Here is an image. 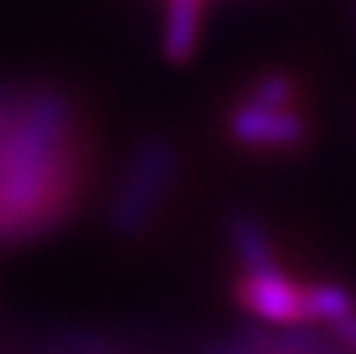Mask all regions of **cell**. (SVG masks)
Segmentation results:
<instances>
[{
    "instance_id": "1",
    "label": "cell",
    "mask_w": 356,
    "mask_h": 354,
    "mask_svg": "<svg viewBox=\"0 0 356 354\" xmlns=\"http://www.w3.org/2000/svg\"><path fill=\"white\" fill-rule=\"evenodd\" d=\"M175 163L178 157L169 138L150 135L138 144L110 207V226L116 236L131 238L147 229L175 176Z\"/></svg>"
},
{
    "instance_id": "2",
    "label": "cell",
    "mask_w": 356,
    "mask_h": 354,
    "mask_svg": "<svg viewBox=\"0 0 356 354\" xmlns=\"http://www.w3.org/2000/svg\"><path fill=\"white\" fill-rule=\"evenodd\" d=\"M238 295L241 305L269 326L303 323V288H297L278 267L244 273Z\"/></svg>"
},
{
    "instance_id": "3",
    "label": "cell",
    "mask_w": 356,
    "mask_h": 354,
    "mask_svg": "<svg viewBox=\"0 0 356 354\" xmlns=\"http://www.w3.org/2000/svg\"><path fill=\"white\" fill-rule=\"evenodd\" d=\"M228 132L247 148H294L307 129L291 107H257L244 100L228 119Z\"/></svg>"
},
{
    "instance_id": "4",
    "label": "cell",
    "mask_w": 356,
    "mask_h": 354,
    "mask_svg": "<svg viewBox=\"0 0 356 354\" xmlns=\"http://www.w3.org/2000/svg\"><path fill=\"white\" fill-rule=\"evenodd\" d=\"M200 6L203 0H169L163 22V50L169 60L181 63L194 54L200 35Z\"/></svg>"
},
{
    "instance_id": "5",
    "label": "cell",
    "mask_w": 356,
    "mask_h": 354,
    "mask_svg": "<svg viewBox=\"0 0 356 354\" xmlns=\"http://www.w3.org/2000/svg\"><path fill=\"white\" fill-rule=\"evenodd\" d=\"M228 238H232V248H234V254H238L244 273H257V270L278 267L263 223L253 220L250 213H238V217H232V223H228Z\"/></svg>"
},
{
    "instance_id": "6",
    "label": "cell",
    "mask_w": 356,
    "mask_h": 354,
    "mask_svg": "<svg viewBox=\"0 0 356 354\" xmlns=\"http://www.w3.org/2000/svg\"><path fill=\"white\" fill-rule=\"evenodd\" d=\"M350 311H356V301L344 286L322 282V286L303 288V323L307 320H319V323L332 326L341 317H347Z\"/></svg>"
},
{
    "instance_id": "7",
    "label": "cell",
    "mask_w": 356,
    "mask_h": 354,
    "mask_svg": "<svg viewBox=\"0 0 356 354\" xmlns=\"http://www.w3.org/2000/svg\"><path fill=\"white\" fill-rule=\"evenodd\" d=\"M294 100V82L282 72H269L259 82H253L250 94H247V104L257 107H291Z\"/></svg>"
},
{
    "instance_id": "8",
    "label": "cell",
    "mask_w": 356,
    "mask_h": 354,
    "mask_svg": "<svg viewBox=\"0 0 356 354\" xmlns=\"http://www.w3.org/2000/svg\"><path fill=\"white\" fill-rule=\"evenodd\" d=\"M332 330H334V336L347 345V348L356 351V311H350L347 317H341L338 323H332Z\"/></svg>"
},
{
    "instance_id": "9",
    "label": "cell",
    "mask_w": 356,
    "mask_h": 354,
    "mask_svg": "<svg viewBox=\"0 0 356 354\" xmlns=\"http://www.w3.org/2000/svg\"><path fill=\"white\" fill-rule=\"evenodd\" d=\"M266 345V354H288V345H284V339L282 342H278V339H272V342H263ZM253 348H257V354H263L259 351V342L253 345Z\"/></svg>"
}]
</instances>
